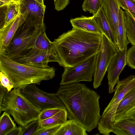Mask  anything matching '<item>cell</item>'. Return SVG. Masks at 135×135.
<instances>
[{
	"instance_id": "cell-28",
	"label": "cell",
	"mask_w": 135,
	"mask_h": 135,
	"mask_svg": "<svg viewBox=\"0 0 135 135\" xmlns=\"http://www.w3.org/2000/svg\"><path fill=\"white\" fill-rule=\"evenodd\" d=\"M119 6L125 11L128 10L135 18V0H117Z\"/></svg>"
},
{
	"instance_id": "cell-32",
	"label": "cell",
	"mask_w": 135,
	"mask_h": 135,
	"mask_svg": "<svg viewBox=\"0 0 135 135\" xmlns=\"http://www.w3.org/2000/svg\"><path fill=\"white\" fill-rule=\"evenodd\" d=\"M0 85L6 88L8 92L11 91L14 88V86L11 81L3 72L0 71Z\"/></svg>"
},
{
	"instance_id": "cell-10",
	"label": "cell",
	"mask_w": 135,
	"mask_h": 135,
	"mask_svg": "<svg viewBox=\"0 0 135 135\" xmlns=\"http://www.w3.org/2000/svg\"><path fill=\"white\" fill-rule=\"evenodd\" d=\"M12 60L25 65L44 68L50 67L48 65L49 62H56L59 64L60 62L58 56L43 52L35 47Z\"/></svg>"
},
{
	"instance_id": "cell-27",
	"label": "cell",
	"mask_w": 135,
	"mask_h": 135,
	"mask_svg": "<svg viewBox=\"0 0 135 135\" xmlns=\"http://www.w3.org/2000/svg\"><path fill=\"white\" fill-rule=\"evenodd\" d=\"M40 128V121L38 118L32 121L26 126L22 127L21 135H34Z\"/></svg>"
},
{
	"instance_id": "cell-6",
	"label": "cell",
	"mask_w": 135,
	"mask_h": 135,
	"mask_svg": "<svg viewBox=\"0 0 135 135\" xmlns=\"http://www.w3.org/2000/svg\"><path fill=\"white\" fill-rule=\"evenodd\" d=\"M42 25L31 27L27 26L26 27L23 26L21 27V26L5 51L0 54H3L13 59L34 47L36 40Z\"/></svg>"
},
{
	"instance_id": "cell-23",
	"label": "cell",
	"mask_w": 135,
	"mask_h": 135,
	"mask_svg": "<svg viewBox=\"0 0 135 135\" xmlns=\"http://www.w3.org/2000/svg\"><path fill=\"white\" fill-rule=\"evenodd\" d=\"M124 18L128 40L135 46V20L128 10L124 11Z\"/></svg>"
},
{
	"instance_id": "cell-11",
	"label": "cell",
	"mask_w": 135,
	"mask_h": 135,
	"mask_svg": "<svg viewBox=\"0 0 135 135\" xmlns=\"http://www.w3.org/2000/svg\"><path fill=\"white\" fill-rule=\"evenodd\" d=\"M127 47L118 49L113 57L107 70L108 91L109 93L115 91V86L118 82L119 76L127 65Z\"/></svg>"
},
{
	"instance_id": "cell-13",
	"label": "cell",
	"mask_w": 135,
	"mask_h": 135,
	"mask_svg": "<svg viewBox=\"0 0 135 135\" xmlns=\"http://www.w3.org/2000/svg\"><path fill=\"white\" fill-rule=\"evenodd\" d=\"M26 16V12H20L9 23L0 28V53L5 51L18 29L25 22Z\"/></svg>"
},
{
	"instance_id": "cell-19",
	"label": "cell",
	"mask_w": 135,
	"mask_h": 135,
	"mask_svg": "<svg viewBox=\"0 0 135 135\" xmlns=\"http://www.w3.org/2000/svg\"><path fill=\"white\" fill-rule=\"evenodd\" d=\"M86 129L73 120L61 125L54 135H87Z\"/></svg>"
},
{
	"instance_id": "cell-17",
	"label": "cell",
	"mask_w": 135,
	"mask_h": 135,
	"mask_svg": "<svg viewBox=\"0 0 135 135\" xmlns=\"http://www.w3.org/2000/svg\"><path fill=\"white\" fill-rule=\"evenodd\" d=\"M46 29L44 23L36 40L34 47L43 52L59 56L55 42L54 41H51L48 38L45 33Z\"/></svg>"
},
{
	"instance_id": "cell-7",
	"label": "cell",
	"mask_w": 135,
	"mask_h": 135,
	"mask_svg": "<svg viewBox=\"0 0 135 135\" xmlns=\"http://www.w3.org/2000/svg\"><path fill=\"white\" fill-rule=\"evenodd\" d=\"M22 93L41 112L48 109L66 107L56 93H49L38 88L36 84L29 85L21 90Z\"/></svg>"
},
{
	"instance_id": "cell-34",
	"label": "cell",
	"mask_w": 135,
	"mask_h": 135,
	"mask_svg": "<svg viewBox=\"0 0 135 135\" xmlns=\"http://www.w3.org/2000/svg\"><path fill=\"white\" fill-rule=\"evenodd\" d=\"M22 127H16L10 131L7 135H21Z\"/></svg>"
},
{
	"instance_id": "cell-21",
	"label": "cell",
	"mask_w": 135,
	"mask_h": 135,
	"mask_svg": "<svg viewBox=\"0 0 135 135\" xmlns=\"http://www.w3.org/2000/svg\"><path fill=\"white\" fill-rule=\"evenodd\" d=\"M124 11L120 8L118 28L117 47L118 49L123 50L127 47L129 42L127 39L124 18Z\"/></svg>"
},
{
	"instance_id": "cell-4",
	"label": "cell",
	"mask_w": 135,
	"mask_h": 135,
	"mask_svg": "<svg viewBox=\"0 0 135 135\" xmlns=\"http://www.w3.org/2000/svg\"><path fill=\"white\" fill-rule=\"evenodd\" d=\"M0 113L6 111L17 124L26 126L38 118L41 112L22 93L21 90L13 88L4 96L0 105Z\"/></svg>"
},
{
	"instance_id": "cell-20",
	"label": "cell",
	"mask_w": 135,
	"mask_h": 135,
	"mask_svg": "<svg viewBox=\"0 0 135 135\" xmlns=\"http://www.w3.org/2000/svg\"><path fill=\"white\" fill-rule=\"evenodd\" d=\"M93 16L97 23L102 33L104 34L117 48L115 39L102 6L97 13Z\"/></svg>"
},
{
	"instance_id": "cell-30",
	"label": "cell",
	"mask_w": 135,
	"mask_h": 135,
	"mask_svg": "<svg viewBox=\"0 0 135 135\" xmlns=\"http://www.w3.org/2000/svg\"><path fill=\"white\" fill-rule=\"evenodd\" d=\"M127 65L135 69V46H132L127 51Z\"/></svg>"
},
{
	"instance_id": "cell-26",
	"label": "cell",
	"mask_w": 135,
	"mask_h": 135,
	"mask_svg": "<svg viewBox=\"0 0 135 135\" xmlns=\"http://www.w3.org/2000/svg\"><path fill=\"white\" fill-rule=\"evenodd\" d=\"M101 6V0H84L82 8L84 11H88L94 16Z\"/></svg>"
},
{
	"instance_id": "cell-2",
	"label": "cell",
	"mask_w": 135,
	"mask_h": 135,
	"mask_svg": "<svg viewBox=\"0 0 135 135\" xmlns=\"http://www.w3.org/2000/svg\"><path fill=\"white\" fill-rule=\"evenodd\" d=\"M102 35L73 28L54 40L64 67L74 66L97 53Z\"/></svg>"
},
{
	"instance_id": "cell-36",
	"label": "cell",
	"mask_w": 135,
	"mask_h": 135,
	"mask_svg": "<svg viewBox=\"0 0 135 135\" xmlns=\"http://www.w3.org/2000/svg\"><path fill=\"white\" fill-rule=\"evenodd\" d=\"M14 3L12 0H0V7H6Z\"/></svg>"
},
{
	"instance_id": "cell-18",
	"label": "cell",
	"mask_w": 135,
	"mask_h": 135,
	"mask_svg": "<svg viewBox=\"0 0 135 135\" xmlns=\"http://www.w3.org/2000/svg\"><path fill=\"white\" fill-rule=\"evenodd\" d=\"M135 108V87L126 93L120 102L117 109L115 119Z\"/></svg>"
},
{
	"instance_id": "cell-14",
	"label": "cell",
	"mask_w": 135,
	"mask_h": 135,
	"mask_svg": "<svg viewBox=\"0 0 135 135\" xmlns=\"http://www.w3.org/2000/svg\"><path fill=\"white\" fill-rule=\"evenodd\" d=\"M113 132L117 135H135V108L114 120Z\"/></svg>"
},
{
	"instance_id": "cell-15",
	"label": "cell",
	"mask_w": 135,
	"mask_h": 135,
	"mask_svg": "<svg viewBox=\"0 0 135 135\" xmlns=\"http://www.w3.org/2000/svg\"><path fill=\"white\" fill-rule=\"evenodd\" d=\"M101 6L117 44L119 7L117 0H101Z\"/></svg>"
},
{
	"instance_id": "cell-3",
	"label": "cell",
	"mask_w": 135,
	"mask_h": 135,
	"mask_svg": "<svg viewBox=\"0 0 135 135\" xmlns=\"http://www.w3.org/2000/svg\"><path fill=\"white\" fill-rule=\"evenodd\" d=\"M0 70L11 81L13 88L21 90L29 85H40L42 81L52 79L55 72L53 67L44 68L28 66L17 62L3 54H0Z\"/></svg>"
},
{
	"instance_id": "cell-33",
	"label": "cell",
	"mask_w": 135,
	"mask_h": 135,
	"mask_svg": "<svg viewBox=\"0 0 135 135\" xmlns=\"http://www.w3.org/2000/svg\"><path fill=\"white\" fill-rule=\"evenodd\" d=\"M55 9L60 11L64 9L69 4V0H54Z\"/></svg>"
},
{
	"instance_id": "cell-31",
	"label": "cell",
	"mask_w": 135,
	"mask_h": 135,
	"mask_svg": "<svg viewBox=\"0 0 135 135\" xmlns=\"http://www.w3.org/2000/svg\"><path fill=\"white\" fill-rule=\"evenodd\" d=\"M61 109L53 108L45 109L41 112L38 118L40 121L48 119L57 113Z\"/></svg>"
},
{
	"instance_id": "cell-37",
	"label": "cell",
	"mask_w": 135,
	"mask_h": 135,
	"mask_svg": "<svg viewBox=\"0 0 135 135\" xmlns=\"http://www.w3.org/2000/svg\"><path fill=\"white\" fill-rule=\"evenodd\" d=\"M41 5H42V6H43L44 7H46V6L45 5L44 3V0H34Z\"/></svg>"
},
{
	"instance_id": "cell-22",
	"label": "cell",
	"mask_w": 135,
	"mask_h": 135,
	"mask_svg": "<svg viewBox=\"0 0 135 135\" xmlns=\"http://www.w3.org/2000/svg\"><path fill=\"white\" fill-rule=\"evenodd\" d=\"M68 113L66 109H61L51 117L40 121V128H45L62 125L67 120Z\"/></svg>"
},
{
	"instance_id": "cell-1",
	"label": "cell",
	"mask_w": 135,
	"mask_h": 135,
	"mask_svg": "<svg viewBox=\"0 0 135 135\" xmlns=\"http://www.w3.org/2000/svg\"><path fill=\"white\" fill-rule=\"evenodd\" d=\"M65 105L68 118L89 132L96 128L102 116L99 95L84 84L74 83L60 85L56 93Z\"/></svg>"
},
{
	"instance_id": "cell-24",
	"label": "cell",
	"mask_w": 135,
	"mask_h": 135,
	"mask_svg": "<svg viewBox=\"0 0 135 135\" xmlns=\"http://www.w3.org/2000/svg\"><path fill=\"white\" fill-rule=\"evenodd\" d=\"M9 114L4 111L0 118V135H7L17 126Z\"/></svg>"
},
{
	"instance_id": "cell-16",
	"label": "cell",
	"mask_w": 135,
	"mask_h": 135,
	"mask_svg": "<svg viewBox=\"0 0 135 135\" xmlns=\"http://www.w3.org/2000/svg\"><path fill=\"white\" fill-rule=\"evenodd\" d=\"M70 22L73 28L101 35L102 34L93 16L88 17L82 16L80 17L71 19Z\"/></svg>"
},
{
	"instance_id": "cell-8",
	"label": "cell",
	"mask_w": 135,
	"mask_h": 135,
	"mask_svg": "<svg viewBox=\"0 0 135 135\" xmlns=\"http://www.w3.org/2000/svg\"><path fill=\"white\" fill-rule=\"evenodd\" d=\"M118 48L104 33L101 44L97 54L93 86L97 89L101 84L103 78L113 57Z\"/></svg>"
},
{
	"instance_id": "cell-38",
	"label": "cell",
	"mask_w": 135,
	"mask_h": 135,
	"mask_svg": "<svg viewBox=\"0 0 135 135\" xmlns=\"http://www.w3.org/2000/svg\"><path fill=\"white\" fill-rule=\"evenodd\" d=\"M15 2H20L22 0H12Z\"/></svg>"
},
{
	"instance_id": "cell-29",
	"label": "cell",
	"mask_w": 135,
	"mask_h": 135,
	"mask_svg": "<svg viewBox=\"0 0 135 135\" xmlns=\"http://www.w3.org/2000/svg\"><path fill=\"white\" fill-rule=\"evenodd\" d=\"M61 125L45 128H40L34 135H54Z\"/></svg>"
},
{
	"instance_id": "cell-39",
	"label": "cell",
	"mask_w": 135,
	"mask_h": 135,
	"mask_svg": "<svg viewBox=\"0 0 135 135\" xmlns=\"http://www.w3.org/2000/svg\"><path fill=\"white\" fill-rule=\"evenodd\" d=\"M134 18V19L135 20V18L133 17Z\"/></svg>"
},
{
	"instance_id": "cell-12",
	"label": "cell",
	"mask_w": 135,
	"mask_h": 135,
	"mask_svg": "<svg viewBox=\"0 0 135 135\" xmlns=\"http://www.w3.org/2000/svg\"><path fill=\"white\" fill-rule=\"evenodd\" d=\"M21 12H26L25 22L28 27H35L44 23L46 7L34 0H22L20 3Z\"/></svg>"
},
{
	"instance_id": "cell-5",
	"label": "cell",
	"mask_w": 135,
	"mask_h": 135,
	"mask_svg": "<svg viewBox=\"0 0 135 135\" xmlns=\"http://www.w3.org/2000/svg\"><path fill=\"white\" fill-rule=\"evenodd\" d=\"M135 87V76L131 75L119 81L115 88L114 95L105 108L97 124L100 133L109 135L113 131V125L117 107L123 97Z\"/></svg>"
},
{
	"instance_id": "cell-35",
	"label": "cell",
	"mask_w": 135,
	"mask_h": 135,
	"mask_svg": "<svg viewBox=\"0 0 135 135\" xmlns=\"http://www.w3.org/2000/svg\"><path fill=\"white\" fill-rule=\"evenodd\" d=\"M0 104H1V103L4 96L8 92L7 89L1 85H0Z\"/></svg>"
},
{
	"instance_id": "cell-25",
	"label": "cell",
	"mask_w": 135,
	"mask_h": 135,
	"mask_svg": "<svg viewBox=\"0 0 135 135\" xmlns=\"http://www.w3.org/2000/svg\"><path fill=\"white\" fill-rule=\"evenodd\" d=\"M20 3L15 2L6 6L3 26L8 24L20 13Z\"/></svg>"
},
{
	"instance_id": "cell-9",
	"label": "cell",
	"mask_w": 135,
	"mask_h": 135,
	"mask_svg": "<svg viewBox=\"0 0 135 135\" xmlns=\"http://www.w3.org/2000/svg\"><path fill=\"white\" fill-rule=\"evenodd\" d=\"M97 54L74 66L64 67L60 85L82 81H91L95 70Z\"/></svg>"
}]
</instances>
